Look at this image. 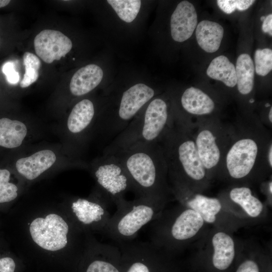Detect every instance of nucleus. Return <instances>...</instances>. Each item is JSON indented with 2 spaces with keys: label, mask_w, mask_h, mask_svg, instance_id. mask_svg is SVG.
<instances>
[{
  "label": "nucleus",
  "mask_w": 272,
  "mask_h": 272,
  "mask_svg": "<svg viewBox=\"0 0 272 272\" xmlns=\"http://www.w3.org/2000/svg\"><path fill=\"white\" fill-rule=\"evenodd\" d=\"M157 95L149 74L127 69L121 71L104 89L98 115L102 135L110 142Z\"/></svg>",
  "instance_id": "nucleus-1"
},
{
  "label": "nucleus",
  "mask_w": 272,
  "mask_h": 272,
  "mask_svg": "<svg viewBox=\"0 0 272 272\" xmlns=\"http://www.w3.org/2000/svg\"><path fill=\"white\" fill-rule=\"evenodd\" d=\"M113 155L124 168L137 197L163 204L169 190L168 170L160 143L137 145Z\"/></svg>",
  "instance_id": "nucleus-2"
},
{
  "label": "nucleus",
  "mask_w": 272,
  "mask_h": 272,
  "mask_svg": "<svg viewBox=\"0 0 272 272\" xmlns=\"http://www.w3.org/2000/svg\"><path fill=\"white\" fill-rule=\"evenodd\" d=\"M169 107L165 98L158 95L153 98L107 145L104 155H113L139 145L160 143L173 122Z\"/></svg>",
  "instance_id": "nucleus-3"
},
{
  "label": "nucleus",
  "mask_w": 272,
  "mask_h": 272,
  "mask_svg": "<svg viewBox=\"0 0 272 272\" xmlns=\"http://www.w3.org/2000/svg\"><path fill=\"white\" fill-rule=\"evenodd\" d=\"M189 131L187 125L173 121L160 142L174 182L182 183L185 178L200 181L206 176L194 138Z\"/></svg>",
  "instance_id": "nucleus-4"
},
{
  "label": "nucleus",
  "mask_w": 272,
  "mask_h": 272,
  "mask_svg": "<svg viewBox=\"0 0 272 272\" xmlns=\"http://www.w3.org/2000/svg\"><path fill=\"white\" fill-rule=\"evenodd\" d=\"M103 4L107 43L124 45L141 38L145 31L152 1L106 0Z\"/></svg>",
  "instance_id": "nucleus-5"
},
{
  "label": "nucleus",
  "mask_w": 272,
  "mask_h": 272,
  "mask_svg": "<svg viewBox=\"0 0 272 272\" xmlns=\"http://www.w3.org/2000/svg\"><path fill=\"white\" fill-rule=\"evenodd\" d=\"M162 205L144 197L126 200L117 208L101 232L115 244L133 241L144 226L159 217Z\"/></svg>",
  "instance_id": "nucleus-6"
},
{
  "label": "nucleus",
  "mask_w": 272,
  "mask_h": 272,
  "mask_svg": "<svg viewBox=\"0 0 272 272\" xmlns=\"http://www.w3.org/2000/svg\"><path fill=\"white\" fill-rule=\"evenodd\" d=\"M93 175L100 193L109 204L119 208L132 185L124 168L113 155H103L93 167Z\"/></svg>",
  "instance_id": "nucleus-7"
},
{
  "label": "nucleus",
  "mask_w": 272,
  "mask_h": 272,
  "mask_svg": "<svg viewBox=\"0 0 272 272\" xmlns=\"http://www.w3.org/2000/svg\"><path fill=\"white\" fill-rule=\"evenodd\" d=\"M261 148L254 136L244 135L234 140L223 159L229 175L240 179L250 174L260 160Z\"/></svg>",
  "instance_id": "nucleus-8"
},
{
  "label": "nucleus",
  "mask_w": 272,
  "mask_h": 272,
  "mask_svg": "<svg viewBox=\"0 0 272 272\" xmlns=\"http://www.w3.org/2000/svg\"><path fill=\"white\" fill-rule=\"evenodd\" d=\"M70 227L62 217L54 213L34 219L29 226L33 241L46 250L56 251L68 244Z\"/></svg>",
  "instance_id": "nucleus-9"
},
{
  "label": "nucleus",
  "mask_w": 272,
  "mask_h": 272,
  "mask_svg": "<svg viewBox=\"0 0 272 272\" xmlns=\"http://www.w3.org/2000/svg\"><path fill=\"white\" fill-rule=\"evenodd\" d=\"M115 73L111 56L102 65L88 64L74 74L70 82V91L75 97H82L100 86L105 88L113 80Z\"/></svg>",
  "instance_id": "nucleus-10"
},
{
  "label": "nucleus",
  "mask_w": 272,
  "mask_h": 272,
  "mask_svg": "<svg viewBox=\"0 0 272 272\" xmlns=\"http://www.w3.org/2000/svg\"><path fill=\"white\" fill-rule=\"evenodd\" d=\"M109 204L100 192L95 198H78L71 203V211L75 222L86 230L102 231L111 216Z\"/></svg>",
  "instance_id": "nucleus-11"
},
{
  "label": "nucleus",
  "mask_w": 272,
  "mask_h": 272,
  "mask_svg": "<svg viewBox=\"0 0 272 272\" xmlns=\"http://www.w3.org/2000/svg\"><path fill=\"white\" fill-rule=\"evenodd\" d=\"M218 131L212 124L203 125L199 128L194 138L198 156L207 172L215 169L225 155Z\"/></svg>",
  "instance_id": "nucleus-12"
},
{
  "label": "nucleus",
  "mask_w": 272,
  "mask_h": 272,
  "mask_svg": "<svg viewBox=\"0 0 272 272\" xmlns=\"http://www.w3.org/2000/svg\"><path fill=\"white\" fill-rule=\"evenodd\" d=\"M34 46L36 54L44 62L51 63L65 57L72 50L73 42L60 31L46 29L35 36Z\"/></svg>",
  "instance_id": "nucleus-13"
},
{
  "label": "nucleus",
  "mask_w": 272,
  "mask_h": 272,
  "mask_svg": "<svg viewBox=\"0 0 272 272\" xmlns=\"http://www.w3.org/2000/svg\"><path fill=\"white\" fill-rule=\"evenodd\" d=\"M197 25L194 7L189 2L179 3L173 11L169 22L170 35L176 42H183L192 36Z\"/></svg>",
  "instance_id": "nucleus-14"
},
{
  "label": "nucleus",
  "mask_w": 272,
  "mask_h": 272,
  "mask_svg": "<svg viewBox=\"0 0 272 272\" xmlns=\"http://www.w3.org/2000/svg\"><path fill=\"white\" fill-rule=\"evenodd\" d=\"M90 242L89 247L94 259L89 263L86 272H120L116 264L117 261L121 259L118 246L95 240Z\"/></svg>",
  "instance_id": "nucleus-15"
},
{
  "label": "nucleus",
  "mask_w": 272,
  "mask_h": 272,
  "mask_svg": "<svg viewBox=\"0 0 272 272\" xmlns=\"http://www.w3.org/2000/svg\"><path fill=\"white\" fill-rule=\"evenodd\" d=\"M56 160V155L52 151L43 150L30 156L19 159L16 163V168L22 176L32 180L49 169Z\"/></svg>",
  "instance_id": "nucleus-16"
},
{
  "label": "nucleus",
  "mask_w": 272,
  "mask_h": 272,
  "mask_svg": "<svg viewBox=\"0 0 272 272\" xmlns=\"http://www.w3.org/2000/svg\"><path fill=\"white\" fill-rule=\"evenodd\" d=\"M95 103L91 99L84 98L74 106L67 120V127L71 133H83L92 125L98 115Z\"/></svg>",
  "instance_id": "nucleus-17"
},
{
  "label": "nucleus",
  "mask_w": 272,
  "mask_h": 272,
  "mask_svg": "<svg viewBox=\"0 0 272 272\" xmlns=\"http://www.w3.org/2000/svg\"><path fill=\"white\" fill-rule=\"evenodd\" d=\"M180 103L183 110L192 115L210 114L215 109V103L211 98L202 90L193 87L184 90Z\"/></svg>",
  "instance_id": "nucleus-18"
},
{
  "label": "nucleus",
  "mask_w": 272,
  "mask_h": 272,
  "mask_svg": "<svg viewBox=\"0 0 272 272\" xmlns=\"http://www.w3.org/2000/svg\"><path fill=\"white\" fill-rule=\"evenodd\" d=\"M223 35V27L215 22L203 20L199 22L196 27L195 36L197 43L208 53H213L219 49Z\"/></svg>",
  "instance_id": "nucleus-19"
},
{
  "label": "nucleus",
  "mask_w": 272,
  "mask_h": 272,
  "mask_svg": "<svg viewBox=\"0 0 272 272\" xmlns=\"http://www.w3.org/2000/svg\"><path fill=\"white\" fill-rule=\"evenodd\" d=\"M214 254L212 261L215 267L219 270L228 268L235 256L234 242L227 234L219 232L212 239Z\"/></svg>",
  "instance_id": "nucleus-20"
},
{
  "label": "nucleus",
  "mask_w": 272,
  "mask_h": 272,
  "mask_svg": "<svg viewBox=\"0 0 272 272\" xmlns=\"http://www.w3.org/2000/svg\"><path fill=\"white\" fill-rule=\"evenodd\" d=\"M27 133L26 125L18 120L0 119V146L12 149L20 146Z\"/></svg>",
  "instance_id": "nucleus-21"
},
{
  "label": "nucleus",
  "mask_w": 272,
  "mask_h": 272,
  "mask_svg": "<svg viewBox=\"0 0 272 272\" xmlns=\"http://www.w3.org/2000/svg\"><path fill=\"white\" fill-rule=\"evenodd\" d=\"M207 74L229 87H234L237 83L235 66L225 55H221L213 59L207 69Z\"/></svg>",
  "instance_id": "nucleus-22"
},
{
  "label": "nucleus",
  "mask_w": 272,
  "mask_h": 272,
  "mask_svg": "<svg viewBox=\"0 0 272 272\" xmlns=\"http://www.w3.org/2000/svg\"><path fill=\"white\" fill-rule=\"evenodd\" d=\"M235 71L238 91L242 95L249 94L254 86L255 69L249 54L243 53L238 56Z\"/></svg>",
  "instance_id": "nucleus-23"
},
{
  "label": "nucleus",
  "mask_w": 272,
  "mask_h": 272,
  "mask_svg": "<svg viewBox=\"0 0 272 272\" xmlns=\"http://www.w3.org/2000/svg\"><path fill=\"white\" fill-rule=\"evenodd\" d=\"M186 204L189 209L198 213L204 222L208 223L215 221L216 215L222 208L220 201L218 198L208 197L199 194L187 200Z\"/></svg>",
  "instance_id": "nucleus-24"
},
{
  "label": "nucleus",
  "mask_w": 272,
  "mask_h": 272,
  "mask_svg": "<svg viewBox=\"0 0 272 272\" xmlns=\"http://www.w3.org/2000/svg\"><path fill=\"white\" fill-rule=\"evenodd\" d=\"M230 197L251 217H258L262 211V202L252 195L251 190L248 187L233 188L230 192Z\"/></svg>",
  "instance_id": "nucleus-25"
},
{
  "label": "nucleus",
  "mask_w": 272,
  "mask_h": 272,
  "mask_svg": "<svg viewBox=\"0 0 272 272\" xmlns=\"http://www.w3.org/2000/svg\"><path fill=\"white\" fill-rule=\"evenodd\" d=\"M23 64L25 72L20 83V86L25 88L36 82L38 78L41 61L35 54L26 52L23 55Z\"/></svg>",
  "instance_id": "nucleus-26"
},
{
  "label": "nucleus",
  "mask_w": 272,
  "mask_h": 272,
  "mask_svg": "<svg viewBox=\"0 0 272 272\" xmlns=\"http://www.w3.org/2000/svg\"><path fill=\"white\" fill-rule=\"evenodd\" d=\"M10 172L6 169H0V203L10 202L18 196V188L10 182Z\"/></svg>",
  "instance_id": "nucleus-27"
},
{
  "label": "nucleus",
  "mask_w": 272,
  "mask_h": 272,
  "mask_svg": "<svg viewBox=\"0 0 272 272\" xmlns=\"http://www.w3.org/2000/svg\"><path fill=\"white\" fill-rule=\"evenodd\" d=\"M255 71L258 75L265 76L272 70V50L257 49L254 54Z\"/></svg>",
  "instance_id": "nucleus-28"
},
{
  "label": "nucleus",
  "mask_w": 272,
  "mask_h": 272,
  "mask_svg": "<svg viewBox=\"0 0 272 272\" xmlns=\"http://www.w3.org/2000/svg\"><path fill=\"white\" fill-rule=\"evenodd\" d=\"M254 2L253 0H218L217 4L222 11L230 14L236 10L245 11Z\"/></svg>",
  "instance_id": "nucleus-29"
},
{
  "label": "nucleus",
  "mask_w": 272,
  "mask_h": 272,
  "mask_svg": "<svg viewBox=\"0 0 272 272\" xmlns=\"http://www.w3.org/2000/svg\"><path fill=\"white\" fill-rule=\"evenodd\" d=\"M2 72L5 75L7 81L11 84H16L20 80V76L12 62H6L2 67Z\"/></svg>",
  "instance_id": "nucleus-30"
},
{
  "label": "nucleus",
  "mask_w": 272,
  "mask_h": 272,
  "mask_svg": "<svg viewBox=\"0 0 272 272\" xmlns=\"http://www.w3.org/2000/svg\"><path fill=\"white\" fill-rule=\"evenodd\" d=\"M16 264L13 258L5 257L0 258V272H14Z\"/></svg>",
  "instance_id": "nucleus-31"
},
{
  "label": "nucleus",
  "mask_w": 272,
  "mask_h": 272,
  "mask_svg": "<svg viewBox=\"0 0 272 272\" xmlns=\"http://www.w3.org/2000/svg\"><path fill=\"white\" fill-rule=\"evenodd\" d=\"M236 272H259V268L254 261L247 260L239 265Z\"/></svg>",
  "instance_id": "nucleus-32"
},
{
  "label": "nucleus",
  "mask_w": 272,
  "mask_h": 272,
  "mask_svg": "<svg viewBox=\"0 0 272 272\" xmlns=\"http://www.w3.org/2000/svg\"><path fill=\"white\" fill-rule=\"evenodd\" d=\"M262 30L264 33H267L270 36H272V15L271 14L265 17L263 21Z\"/></svg>",
  "instance_id": "nucleus-33"
},
{
  "label": "nucleus",
  "mask_w": 272,
  "mask_h": 272,
  "mask_svg": "<svg viewBox=\"0 0 272 272\" xmlns=\"http://www.w3.org/2000/svg\"><path fill=\"white\" fill-rule=\"evenodd\" d=\"M267 160L269 164V166L270 168L272 167V145H270L269 146L267 153Z\"/></svg>",
  "instance_id": "nucleus-34"
},
{
  "label": "nucleus",
  "mask_w": 272,
  "mask_h": 272,
  "mask_svg": "<svg viewBox=\"0 0 272 272\" xmlns=\"http://www.w3.org/2000/svg\"><path fill=\"white\" fill-rule=\"evenodd\" d=\"M10 2L9 0H0V8L7 6Z\"/></svg>",
  "instance_id": "nucleus-35"
},
{
  "label": "nucleus",
  "mask_w": 272,
  "mask_h": 272,
  "mask_svg": "<svg viewBox=\"0 0 272 272\" xmlns=\"http://www.w3.org/2000/svg\"><path fill=\"white\" fill-rule=\"evenodd\" d=\"M268 119H269L270 123H271V122H272V108L271 107L270 108V110H269V111Z\"/></svg>",
  "instance_id": "nucleus-36"
},
{
  "label": "nucleus",
  "mask_w": 272,
  "mask_h": 272,
  "mask_svg": "<svg viewBox=\"0 0 272 272\" xmlns=\"http://www.w3.org/2000/svg\"><path fill=\"white\" fill-rule=\"evenodd\" d=\"M271 186H272V183H271V181L269 184V191H270L271 194L272 193Z\"/></svg>",
  "instance_id": "nucleus-37"
},
{
  "label": "nucleus",
  "mask_w": 272,
  "mask_h": 272,
  "mask_svg": "<svg viewBox=\"0 0 272 272\" xmlns=\"http://www.w3.org/2000/svg\"><path fill=\"white\" fill-rule=\"evenodd\" d=\"M265 16L261 17L260 18L261 21H263L264 19H265Z\"/></svg>",
  "instance_id": "nucleus-38"
},
{
  "label": "nucleus",
  "mask_w": 272,
  "mask_h": 272,
  "mask_svg": "<svg viewBox=\"0 0 272 272\" xmlns=\"http://www.w3.org/2000/svg\"><path fill=\"white\" fill-rule=\"evenodd\" d=\"M249 101H250V103H253L254 102V100L251 99Z\"/></svg>",
  "instance_id": "nucleus-39"
}]
</instances>
